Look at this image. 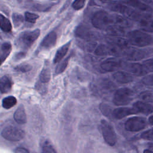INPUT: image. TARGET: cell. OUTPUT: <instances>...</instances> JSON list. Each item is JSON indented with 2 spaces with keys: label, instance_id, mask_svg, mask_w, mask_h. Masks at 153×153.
<instances>
[{
  "label": "cell",
  "instance_id": "6da1fadb",
  "mask_svg": "<svg viewBox=\"0 0 153 153\" xmlns=\"http://www.w3.org/2000/svg\"><path fill=\"white\" fill-rule=\"evenodd\" d=\"M91 23L94 27L106 30L112 26H115L114 15H111L105 11L96 12L92 17Z\"/></svg>",
  "mask_w": 153,
  "mask_h": 153
},
{
  "label": "cell",
  "instance_id": "7a4b0ae2",
  "mask_svg": "<svg viewBox=\"0 0 153 153\" xmlns=\"http://www.w3.org/2000/svg\"><path fill=\"white\" fill-rule=\"evenodd\" d=\"M127 39L130 44L139 47L147 46L152 42V37L146 32L139 30L130 32Z\"/></svg>",
  "mask_w": 153,
  "mask_h": 153
},
{
  "label": "cell",
  "instance_id": "3957f363",
  "mask_svg": "<svg viewBox=\"0 0 153 153\" xmlns=\"http://www.w3.org/2000/svg\"><path fill=\"white\" fill-rule=\"evenodd\" d=\"M39 35L40 30L39 29L23 32L18 36L17 44L23 48H29L38 39Z\"/></svg>",
  "mask_w": 153,
  "mask_h": 153
},
{
  "label": "cell",
  "instance_id": "277c9868",
  "mask_svg": "<svg viewBox=\"0 0 153 153\" xmlns=\"http://www.w3.org/2000/svg\"><path fill=\"white\" fill-rule=\"evenodd\" d=\"M133 92L128 88L118 89L115 93L113 102L117 106H124L128 105L133 99Z\"/></svg>",
  "mask_w": 153,
  "mask_h": 153
},
{
  "label": "cell",
  "instance_id": "5b68a950",
  "mask_svg": "<svg viewBox=\"0 0 153 153\" xmlns=\"http://www.w3.org/2000/svg\"><path fill=\"white\" fill-rule=\"evenodd\" d=\"M2 136L9 141H19L22 140L25 136V131L15 126H7L3 129L1 133Z\"/></svg>",
  "mask_w": 153,
  "mask_h": 153
},
{
  "label": "cell",
  "instance_id": "8992f818",
  "mask_svg": "<svg viewBox=\"0 0 153 153\" xmlns=\"http://www.w3.org/2000/svg\"><path fill=\"white\" fill-rule=\"evenodd\" d=\"M100 127L105 141L111 146L115 145L117 137L112 126L108 122L103 120L101 121Z\"/></svg>",
  "mask_w": 153,
  "mask_h": 153
},
{
  "label": "cell",
  "instance_id": "52a82bcc",
  "mask_svg": "<svg viewBox=\"0 0 153 153\" xmlns=\"http://www.w3.org/2000/svg\"><path fill=\"white\" fill-rule=\"evenodd\" d=\"M146 120L140 117H133L128 118L125 123L124 127L129 131H139L146 126Z\"/></svg>",
  "mask_w": 153,
  "mask_h": 153
},
{
  "label": "cell",
  "instance_id": "ba28073f",
  "mask_svg": "<svg viewBox=\"0 0 153 153\" xmlns=\"http://www.w3.org/2000/svg\"><path fill=\"white\" fill-rule=\"evenodd\" d=\"M127 5L134 8L142 17L152 16V10L147 4L138 1H127L125 2Z\"/></svg>",
  "mask_w": 153,
  "mask_h": 153
},
{
  "label": "cell",
  "instance_id": "9c48e42d",
  "mask_svg": "<svg viewBox=\"0 0 153 153\" xmlns=\"http://www.w3.org/2000/svg\"><path fill=\"white\" fill-rule=\"evenodd\" d=\"M123 66V62L115 57L108 58L100 64L101 69L105 72H117Z\"/></svg>",
  "mask_w": 153,
  "mask_h": 153
},
{
  "label": "cell",
  "instance_id": "30bf717a",
  "mask_svg": "<svg viewBox=\"0 0 153 153\" xmlns=\"http://www.w3.org/2000/svg\"><path fill=\"white\" fill-rule=\"evenodd\" d=\"M121 55L128 60L137 61L144 57V53L139 49L127 47L122 49Z\"/></svg>",
  "mask_w": 153,
  "mask_h": 153
},
{
  "label": "cell",
  "instance_id": "8fae6325",
  "mask_svg": "<svg viewBox=\"0 0 153 153\" xmlns=\"http://www.w3.org/2000/svg\"><path fill=\"white\" fill-rule=\"evenodd\" d=\"M56 33L54 31H51L43 38L40 44V47L44 50L51 49L56 45Z\"/></svg>",
  "mask_w": 153,
  "mask_h": 153
},
{
  "label": "cell",
  "instance_id": "7c38bea8",
  "mask_svg": "<svg viewBox=\"0 0 153 153\" xmlns=\"http://www.w3.org/2000/svg\"><path fill=\"white\" fill-rule=\"evenodd\" d=\"M124 68L130 74L136 76H143L147 74L145 69L141 63H130L126 65Z\"/></svg>",
  "mask_w": 153,
  "mask_h": 153
},
{
  "label": "cell",
  "instance_id": "4fadbf2b",
  "mask_svg": "<svg viewBox=\"0 0 153 153\" xmlns=\"http://www.w3.org/2000/svg\"><path fill=\"white\" fill-rule=\"evenodd\" d=\"M132 108L135 110L136 114L140 113L148 115L153 112V106L149 103L142 101H137L135 102Z\"/></svg>",
  "mask_w": 153,
  "mask_h": 153
},
{
  "label": "cell",
  "instance_id": "5bb4252c",
  "mask_svg": "<svg viewBox=\"0 0 153 153\" xmlns=\"http://www.w3.org/2000/svg\"><path fill=\"white\" fill-rule=\"evenodd\" d=\"M131 114H136V112L133 108L128 107H121L115 109L112 113L113 117L116 119H121Z\"/></svg>",
  "mask_w": 153,
  "mask_h": 153
},
{
  "label": "cell",
  "instance_id": "9a60e30c",
  "mask_svg": "<svg viewBox=\"0 0 153 153\" xmlns=\"http://www.w3.org/2000/svg\"><path fill=\"white\" fill-rule=\"evenodd\" d=\"M112 76L115 80L121 84L129 83L133 80V75L127 72L117 71L113 74Z\"/></svg>",
  "mask_w": 153,
  "mask_h": 153
},
{
  "label": "cell",
  "instance_id": "2e32d148",
  "mask_svg": "<svg viewBox=\"0 0 153 153\" xmlns=\"http://www.w3.org/2000/svg\"><path fill=\"white\" fill-rule=\"evenodd\" d=\"M14 119L19 124H24L27 121L26 114L23 105H20L14 113Z\"/></svg>",
  "mask_w": 153,
  "mask_h": 153
},
{
  "label": "cell",
  "instance_id": "e0dca14e",
  "mask_svg": "<svg viewBox=\"0 0 153 153\" xmlns=\"http://www.w3.org/2000/svg\"><path fill=\"white\" fill-rule=\"evenodd\" d=\"M140 27L145 32H153V16L143 17L140 21Z\"/></svg>",
  "mask_w": 153,
  "mask_h": 153
},
{
  "label": "cell",
  "instance_id": "ac0fdd59",
  "mask_svg": "<svg viewBox=\"0 0 153 153\" xmlns=\"http://www.w3.org/2000/svg\"><path fill=\"white\" fill-rule=\"evenodd\" d=\"M71 41H68V42H66L65 44H64L63 45H62V47H60L56 51V53L54 56V59H53V62L54 63H56L57 62H59V61L62 60V59L63 58V57L66 55V54L67 53L69 47L71 44Z\"/></svg>",
  "mask_w": 153,
  "mask_h": 153
},
{
  "label": "cell",
  "instance_id": "d6986e66",
  "mask_svg": "<svg viewBox=\"0 0 153 153\" xmlns=\"http://www.w3.org/2000/svg\"><path fill=\"white\" fill-rule=\"evenodd\" d=\"M11 79L7 76H3L0 78V91L2 93L9 92L12 87Z\"/></svg>",
  "mask_w": 153,
  "mask_h": 153
},
{
  "label": "cell",
  "instance_id": "ffe728a7",
  "mask_svg": "<svg viewBox=\"0 0 153 153\" xmlns=\"http://www.w3.org/2000/svg\"><path fill=\"white\" fill-rule=\"evenodd\" d=\"M12 50V46L10 42L0 43V58L4 62L10 55Z\"/></svg>",
  "mask_w": 153,
  "mask_h": 153
},
{
  "label": "cell",
  "instance_id": "44dd1931",
  "mask_svg": "<svg viewBox=\"0 0 153 153\" xmlns=\"http://www.w3.org/2000/svg\"><path fill=\"white\" fill-rule=\"evenodd\" d=\"M50 78L51 75L50 68L47 63H45V65L39 74V81H41L42 83L47 84L49 82Z\"/></svg>",
  "mask_w": 153,
  "mask_h": 153
},
{
  "label": "cell",
  "instance_id": "7402d4cb",
  "mask_svg": "<svg viewBox=\"0 0 153 153\" xmlns=\"http://www.w3.org/2000/svg\"><path fill=\"white\" fill-rule=\"evenodd\" d=\"M0 29L4 32H10L12 29L10 20L1 14H0Z\"/></svg>",
  "mask_w": 153,
  "mask_h": 153
},
{
  "label": "cell",
  "instance_id": "603a6c76",
  "mask_svg": "<svg viewBox=\"0 0 153 153\" xmlns=\"http://www.w3.org/2000/svg\"><path fill=\"white\" fill-rule=\"evenodd\" d=\"M71 59V55H69L68 57H66L65 59L60 61L59 63L57 65L56 69H55V75H59L62 74L66 68L68 66V65L69 63V61Z\"/></svg>",
  "mask_w": 153,
  "mask_h": 153
},
{
  "label": "cell",
  "instance_id": "cb8c5ba5",
  "mask_svg": "<svg viewBox=\"0 0 153 153\" xmlns=\"http://www.w3.org/2000/svg\"><path fill=\"white\" fill-rule=\"evenodd\" d=\"M17 103V99L13 96H10L5 97L2 100V105L4 108L8 109L13 107Z\"/></svg>",
  "mask_w": 153,
  "mask_h": 153
},
{
  "label": "cell",
  "instance_id": "d4e9b609",
  "mask_svg": "<svg viewBox=\"0 0 153 153\" xmlns=\"http://www.w3.org/2000/svg\"><path fill=\"white\" fill-rule=\"evenodd\" d=\"M32 69V66L27 63H23L17 65L14 68V70L17 72H27Z\"/></svg>",
  "mask_w": 153,
  "mask_h": 153
},
{
  "label": "cell",
  "instance_id": "484cf974",
  "mask_svg": "<svg viewBox=\"0 0 153 153\" xmlns=\"http://www.w3.org/2000/svg\"><path fill=\"white\" fill-rule=\"evenodd\" d=\"M146 73L153 72V58L145 60L142 63Z\"/></svg>",
  "mask_w": 153,
  "mask_h": 153
},
{
  "label": "cell",
  "instance_id": "4316f807",
  "mask_svg": "<svg viewBox=\"0 0 153 153\" xmlns=\"http://www.w3.org/2000/svg\"><path fill=\"white\" fill-rule=\"evenodd\" d=\"M38 17H39V16L35 13H32L28 11L25 13V20L29 23H35Z\"/></svg>",
  "mask_w": 153,
  "mask_h": 153
},
{
  "label": "cell",
  "instance_id": "83f0119b",
  "mask_svg": "<svg viewBox=\"0 0 153 153\" xmlns=\"http://www.w3.org/2000/svg\"><path fill=\"white\" fill-rule=\"evenodd\" d=\"M42 153H56V151L48 142L45 141L42 146Z\"/></svg>",
  "mask_w": 153,
  "mask_h": 153
},
{
  "label": "cell",
  "instance_id": "f1b7e54d",
  "mask_svg": "<svg viewBox=\"0 0 153 153\" xmlns=\"http://www.w3.org/2000/svg\"><path fill=\"white\" fill-rule=\"evenodd\" d=\"M47 84H44L38 81L35 84L36 90L41 94H44L47 91Z\"/></svg>",
  "mask_w": 153,
  "mask_h": 153
},
{
  "label": "cell",
  "instance_id": "f546056e",
  "mask_svg": "<svg viewBox=\"0 0 153 153\" xmlns=\"http://www.w3.org/2000/svg\"><path fill=\"white\" fill-rule=\"evenodd\" d=\"M12 18L15 27H18L23 21V16L19 14L14 13L12 16Z\"/></svg>",
  "mask_w": 153,
  "mask_h": 153
},
{
  "label": "cell",
  "instance_id": "4dcf8cb0",
  "mask_svg": "<svg viewBox=\"0 0 153 153\" xmlns=\"http://www.w3.org/2000/svg\"><path fill=\"white\" fill-rule=\"evenodd\" d=\"M140 98L141 99L142 102L148 103L149 102L152 101V95L149 91H144L140 94Z\"/></svg>",
  "mask_w": 153,
  "mask_h": 153
},
{
  "label": "cell",
  "instance_id": "1f68e13d",
  "mask_svg": "<svg viewBox=\"0 0 153 153\" xmlns=\"http://www.w3.org/2000/svg\"><path fill=\"white\" fill-rule=\"evenodd\" d=\"M141 137L145 140H153V128L142 133Z\"/></svg>",
  "mask_w": 153,
  "mask_h": 153
},
{
  "label": "cell",
  "instance_id": "d6a6232c",
  "mask_svg": "<svg viewBox=\"0 0 153 153\" xmlns=\"http://www.w3.org/2000/svg\"><path fill=\"white\" fill-rule=\"evenodd\" d=\"M85 1L84 0H76L72 4V8L75 10H79L80 9H81L85 4Z\"/></svg>",
  "mask_w": 153,
  "mask_h": 153
},
{
  "label": "cell",
  "instance_id": "836d02e7",
  "mask_svg": "<svg viewBox=\"0 0 153 153\" xmlns=\"http://www.w3.org/2000/svg\"><path fill=\"white\" fill-rule=\"evenodd\" d=\"M142 82L149 86H153V74L147 75L143 78L142 79Z\"/></svg>",
  "mask_w": 153,
  "mask_h": 153
},
{
  "label": "cell",
  "instance_id": "e575fe53",
  "mask_svg": "<svg viewBox=\"0 0 153 153\" xmlns=\"http://www.w3.org/2000/svg\"><path fill=\"white\" fill-rule=\"evenodd\" d=\"M100 110L101 111V112L106 116H108L109 114V108L108 107V106L105 104H103V103H102L100 105Z\"/></svg>",
  "mask_w": 153,
  "mask_h": 153
},
{
  "label": "cell",
  "instance_id": "d590c367",
  "mask_svg": "<svg viewBox=\"0 0 153 153\" xmlns=\"http://www.w3.org/2000/svg\"><path fill=\"white\" fill-rule=\"evenodd\" d=\"M26 54L24 52H19L18 53H16L14 56V59L17 61L19 60H20L21 59L23 58L25 56Z\"/></svg>",
  "mask_w": 153,
  "mask_h": 153
},
{
  "label": "cell",
  "instance_id": "8d00e7d4",
  "mask_svg": "<svg viewBox=\"0 0 153 153\" xmlns=\"http://www.w3.org/2000/svg\"><path fill=\"white\" fill-rule=\"evenodd\" d=\"M16 153H29V151L23 148H17L15 150Z\"/></svg>",
  "mask_w": 153,
  "mask_h": 153
},
{
  "label": "cell",
  "instance_id": "74e56055",
  "mask_svg": "<svg viewBox=\"0 0 153 153\" xmlns=\"http://www.w3.org/2000/svg\"><path fill=\"white\" fill-rule=\"evenodd\" d=\"M149 123L151 124H153V115L151 116V117L149 118Z\"/></svg>",
  "mask_w": 153,
  "mask_h": 153
},
{
  "label": "cell",
  "instance_id": "f35d334b",
  "mask_svg": "<svg viewBox=\"0 0 153 153\" xmlns=\"http://www.w3.org/2000/svg\"><path fill=\"white\" fill-rule=\"evenodd\" d=\"M143 153H153V151H151L149 149H145L144 151H143Z\"/></svg>",
  "mask_w": 153,
  "mask_h": 153
},
{
  "label": "cell",
  "instance_id": "ab89813d",
  "mask_svg": "<svg viewBox=\"0 0 153 153\" xmlns=\"http://www.w3.org/2000/svg\"><path fill=\"white\" fill-rule=\"evenodd\" d=\"M41 7L42 8L43 7V6L42 5H41ZM41 7H38V8H37V9H38V10H41ZM42 10H47V9H48V8H42Z\"/></svg>",
  "mask_w": 153,
  "mask_h": 153
},
{
  "label": "cell",
  "instance_id": "60d3db41",
  "mask_svg": "<svg viewBox=\"0 0 153 153\" xmlns=\"http://www.w3.org/2000/svg\"><path fill=\"white\" fill-rule=\"evenodd\" d=\"M2 63H3V61H2V59L0 58V65H1Z\"/></svg>",
  "mask_w": 153,
  "mask_h": 153
}]
</instances>
